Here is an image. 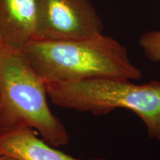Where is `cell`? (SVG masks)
Listing matches in <instances>:
<instances>
[{"mask_svg": "<svg viewBox=\"0 0 160 160\" xmlns=\"http://www.w3.org/2000/svg\"><path fill=\"white\" fill-rule=\"evenodd\" d=\"M0 160H20L17 158L8 157V156H0Z\"/></svg>", "mask_w": 160, "mask_h": 160, "instance_id": "8", "label": "cell"}, {"mask_svg": "<svg viewBox=\"0 0 160 160\" xmlns=\"http://www.w3.org/2000/svg\"><path fill=\"white\" fill-rule=\"evenodd\" d=\"M139 44L148 59L153 62H160V31L143 33L139 38Z\"/></svg>", "mask_w": 160, "mask_h": 160, "instance_id": "7", "label": "cell"}, {"mask_svg": "<svg viewBox=\"0 0 160 160\" xmlns=\"http://www.w3.org/2000/svg\"><path fill=\"white\" fill-rule=\"evenodd\" d=\"M45 82L54 105L95 116L108 114L117 108L130 110L145 123L148 137L160 142V81L142 85L112 78Z\"/></svg>", "mask_w": 160, "mask_h": 160, "instance_id": "3", "label": "cell"}, {"mask_svg": "<svg viewBox=\"0 0 160 160\" xmlns=\"http://www.w3.org/2000/svg\"><path fill=\"white\" fill-rule=\"evenodd\" d=\"M37 0H0V48L21 50L37 34Z\"/></svg>", "mask_w": 160, "mask_h": 160, "instance_id": "5", "label": "cell"}, {"mask_svg": "<svg viewBox=\"0 0 160 160\" xmlns=\"http://www.w3.org/2000/svg\"><path fill=\"white\" fill-rule=\"evenodd\" d=\"M48 97L45 80L21 50L0 48V131L28 127L53 147L67 145L68 133Z\"/></svg>", "mask_w": 160, "mask_h": 160, "instance_id": "2", "label": "cell"}, {"mask_svg": "<svg viewBox=\"0 0 160 160\" xmlns=\"http://www.w3.org/2000/svg\"><path fill=\"white\" fill-rule=\"evenodd\" d=\"M103 29L90 0H37L35 39H81L102 34Z\"/></svg>", "mask_w": 160, "mask_h": 160, "instance_id": "4", "label": "cell"}, {"mask_svg": "<svg viewBox=\"0 0 160 160\" xmlns=\"http://www.w3.org/2000/svg\"><path fill=\"white\" fill-rule=\"evenodd\" d=\"M21 51L45 81L94 78L137 80L142 77L131 62L125 46L103 33L74 40L34 39Z\"/></svg>", "mask_w": 160, "mask_h": 160, "instance_id": "1", "label": "cell"}, {"mask_svg": "<svg viewBox=\"0 0 160 160\" xmlns=\"http://www.w3.org/2000/svg\"><path fill=\"white\" fill-rule=\"evenodd\" d=\"M0 156L20 160H82L55 149L40 139L37 131L28 127L0 131Z\"/></svg>", "mask_w": 160, "mask_h": 160, "instance_id": "6", "label": "cell"}]
</instances>
